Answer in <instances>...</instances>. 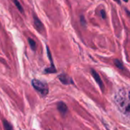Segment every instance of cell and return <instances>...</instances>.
<instances>
[{
	"mask_svg": "<svg viewBox=\"0 0 130 130\" xmlns=\"http://www.w3.org/2000/svg\"><path fill=\"white\" fill-rule=\"evenodd\" d=\"M13 2L15 3V5L16 6V7L18 8V9L21 12H23L24 10H23V8L22 7V5L20 4V3L18 1V0H13Z\"/></svg>",
	"mask_w": 130,
	"mask_h": 130,
	"instance_id": "52a82bcc",
	"label": "cell"
},
{
	"mask_svg": "<svg viewBox=\"0 0 130 130\" xmlns=\"http://www.w3.org/2000/svg\"><path fill=\"white\" fill-rule=\"evenodd\" d=\"M115 102L117 108L123 114L130 116V89L119 90L115 96Z\"/></svg>",
	"mask_w": 130,
	"mask_h": 130,
	"instance_id": "6da1fadb",
	"label": "cell"
},
{
	"mask_svg": "<svg viewBox=\"0 0 130 130\" xmlns=\"http://www.w3.org/2000/svg\"><path fill=\"white\" fill-rule=\"evenodd\" d=\"M34 23H35V26L36 28V29L39 31L41 32L44 30V26L42 25V23L41 22V21L38 19V18H37L36 16H34Z\"/></svg>",
	"mask_w": 130,
	"mask_h": 130,
	"instance_id": "3957f363",
	"label": "cell"
},
{
	"mask_svg": "<svg viewBox=\"0 0 130 130\" xmlns=\"http://www.w3.org/2000/svg\"><path fill=\"white\" fill-rule=\"evenodd\" d=\"M114 63H115V64H116V66L118 67L119 69H124V67H123L122 63L119 60H114Z\"/></svg>",
	"mask_w": 130,
	"mask_h": 130,
	"instance_id": "ba28073f",
	"label": "cell"
},
{
	"mask_svg": "<svg viewBox=\"0 0 130 130\" xmlns=\"http://www.w3.org/2000/svg\"><path fill=\"white\" fill-rule=\"evenodd\" d=\"M114 1L116 2V3H118L119 4H120V1H119V0H114Z\"/></svg>",
	"mask_w": 130,
	"mask_h": 130,
	"instance_id": "8fae6325",
	"label": "cell"
},
{
	"mask_svg": "<svg viewBox=\"0 0 130 130\" xmlns=\"http://www.w3.org/2000/svg\"><path fill=\"white\" fill-rule=\"evenodd\" d=\"M91 74H92V76L93 77V78L95 79V80L96 81V83L102 87H103V83H102V80H101V78L99 76V74L96 72V71L94 70H91Z\"/></svg>",
	"mask_w": 130,
	"mask_h": 130,
	"instance_id": "5b68a950",
	"label": "cell"
},
{
	"mask_svg": "<svg viewBox=\"0 0 130 130\" xmlns=\"http://www.w3.org/2000/svg\"><path fill=\"white\" fill-rule=\"evenodd\" d=\"M101 15H102L103 19H105L106 18V12H105L104 10H101Z\"/></svg>",
	"mask_w": 130,
	"mask_h": 130,
	"instance_id": "30bf717a",
	"label": "cell"
},
{
	"mask_svg": "<svg viewBox=\"0 0 130 130\" xmlns=\"http://www.w3.org/2000/svg\"><path fill=\"white\" fill-rule=\"evenodd\" d=\"M59 79H60V82L63 83V84H70L72 83L71 79L68 75L64 74H60L59 76Z\"/></svg>",
	"mask_w": 130,
	"mask_h": 130,
	"instance_id": "277c9868",
	"label": "cell"
},
{
	"mask_svg": "<svg viewBox=\"0 0 130 130\" xmlns=\"http://www.w3.org/2000/svg\"><path fill=\"white\" fill-rule=\"evenodd\" d=\"M28 42H29L30 46L31 47V48L33 50H35V48H36V43H35V41L34 40H32L31 38H28Z\"/></svg>",
	"mask_w": 130,
	"mask_h": 130,
	"instance_id": "9c48e42d",
	"label": "cell"
},
{
	"mask_svg": "<svg viewBox=\"0 0 130 130\" xmlns=\"http://www.w3.org/2000/svg\"><path fill=\"white\" fill-rule=\"evenodd\" d=\"M123 1H124V2H125V3H127V2L128 1V0H123Z\"/></svg>",
	"mask_w": 130,
	"mask_h": 130,
	"instance_id": "7c38bea8",
	"label": "cell"
},
{
	"mask_svg": "<svg viewBox=\"0 0 130 130\" xmlns=\"http://www.w3.org/2000/svg\"><path fill=\"white\" fill-rule=\"evenodd\" d=\"M58 109L62 113H65L68 110V108L63 103H58Z\"/></svg>",
	"mask_w": 130,
	"mask_h": 130,
	"instance_id": "8992f818",
	"label": "cell"
},
{
	"mask_svg": "<svg viewBox=\"0 0 130 130\" xmlns=\"http://www.w3.org/2000/svg\"><path fill=\"white\" fill-rule=\"evenodd\" d=\"M32 85L34 88L38 91L41 95L45 96L48 93V87L46 83L42 82L38 80H32Z\"/></svg>",
	"mask_w": 130,
	"mask_h": 130,
	"instance_id": "7a4b0ae2",
	"label": "cell"
}]
</instances>
